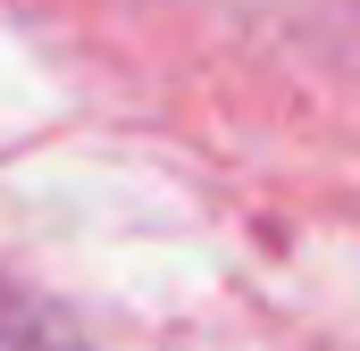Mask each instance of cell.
<instances>
[{
  "instance_id": "6da1fadb",
  "label": "cell",
  "mask_w": 360,
  "mask_h": 351,
  "mask_svg": "<svg viewBox=\"0 0 360 351\" xmlns=\"http://www.w3.org/2000/svg\"><path fill=\"white\" fill-rule=\"evenodd\" d=\"M0 351H92V335H76L42 293H25L0 267Z\"/></svg>"
}]
</instances>
